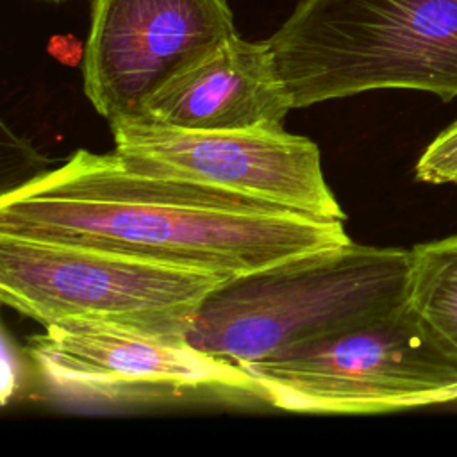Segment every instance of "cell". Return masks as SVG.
I'll return each instance as SVG.
<instances>
[{"label": "cell", "mask_w": 457, "mask_h": 457, "mask_svg": "<svg viewBox=\"0 0 457 457\" xmlns=\"http://www.w3.org/2000/svg\"><path fill=\"white\" fill-rule=\"evenodd\" d=\"M345 221L77 150L0 198V234L121 252L225 277L345 245Z\"/></svg>", "instance_id": "1"}, {"label": "cell", "mask_w": 457, "mask_h": 457, "mask_svg": "<svg viewBox=\"0 0 457 457\" xmlns=\"http://www.w3.org/2000/svg\"><path fill=\"white\" fill-rule=\"evenodd\" d=\"M268 45L293 107L375 89L457 98V0H300Z\"/></svg>", "instance_id": "2"}, {"label": "cell", "mask_w": 457, "mask_h": 457, "mask_svg": "<svg viewBox=\"0 0 457 457\" xmlns=\"http://www.w3.org/2000/svg\"><path fill=\"white\" fill-rule=\"evenodd\" d=\"M409 250L348 241L230 277L200 303L186 341L243 364L405 302Z\"/></svg>", "instance_id": "3"}, {"label": "cell", "mask_w": 457, "mask_h": 457, "mask_svg": "<svg viewBox=\"0 0 457 457\" xmlns=\"http://www.w3.org/2000/svg\"><path fill=\"white\" fill-rule=\"evenodd\" d=\"M239 366L259 396L295 412L377 414L457 400V348L407 300Z\"/></svg>", "instance_id": "4"}, {"label": "cell", "mask_w": 457, "mask_h": 457, "mask_svg": "<svg viewBox=\"0 0 457 457\" xmlns=\"http://www.w3.org/2000/svg\"><path fill=\"white\" fill-rule=\"evenodd\" d=\"M228 278L121 252L0 234V300L41 325L87 321L186 337L204 298Z\"/></svg>", "instance_id": "5"}, {"label": "cell", "mask_w": 457, "mask_h": 457, "mask_svg": "<svg viewBox=\"0 0 457 457\" xmlns=\"http://www.w3.org/2000/svg\"><path fill=\"white\" fill-rule=\"evenodd\" d=\"M114 152L136 171L246 195L318 218L346 216L328 187L320 148L280 130H187L145 118L111 121Z\"/></svg>", "instance_id": "6"}, {"label": "cell", "mask_w": 457, "mask_h": 457, "mask_svg": "<svg viewBox=\"0 0 457 457\" xmlns=\"http://www.w3.org/2000/svg\"><path fill=\"white\" fill-rule=\"evenodd\" d=\"M29 353L46 387L77 402L116 403L195 391L257 395L241 366L198 350L186 337L64 321L32 336Z\"/></svg>", "instance_id": "7"}, {"label": "cell", "mask_w": 457, "mask_h": 457, "mask_svg": "<svg viewBox=\"0 0 457 457\" xmlns=\"http://www.w3.org/2000/svg\"><path fill=\"white\" fill-rule=\"evenodd\" d=\"M236 34L227 0H93L84 95L109 123L137 118L159 87Z\"/></svg>", "instance_id": "8"}, {"label": "cell", "mask_w": 457, "mask_h": 457, "mask_svg": "<svg viewBox=\"0 0 457 457\" xmlns=\"http://www.w3.org/2000/svg\"><path fill=\"white\" fill-rule=\"evenodd\" d=\"M291 109L268 39L236 34L159 87L137 118L187 130H280Z\"/></svg>", "instance_id": "9"}, {"label": "cell", "mask_w": 457, "mask_h": 457, "mask_svg": "<svg viewBox=\"0 0 457 457\" xmlns=\"http://www.w3.org/2000/svg\"><path fill=\"white\" fill-rule=\"evenodd\" d=\"M405 300L457 348V234L409 248Z\"/></svg>", "instance_id": "10"}, {"label": "cell", "mask_w": 457, "mask_h": 457, "mask_svg": "<svg viewBox=\"0 0 457 457\" xmlns=\"http://www.w3.org/2000/svg\"><path fill=\"white\" fill-rule=\"evenodd\" d=\"M414 177L425 184H457V120L427 145Z\"/></svg>", "instance_id": "11"}, {"label": "cell", "mask_w": 457, "mask_h": 457, "mask_svg": "<svg viewBox=\"0 0 457 457\" xmlns=\"http://www.w3.org/2000/svg\"><path fill=\"white\" fill-rule=\"evenodd\" d=\"M48 50L64 64H77L84 57V50L73 36H54L50 39Z\"/></svg>", "instance_id": "12"}, {"label": "cell", "mask_w": 457, "mask_h": 457, "mask_svg": "<svg viewBox=\"0 0 457 457\" xmlns=\"http://www.w3.org/2000/svg\"><path fill=\"white\" fill-rule=\"evenodd\" d=\"M450 405H457V400H455V402H452V403H450Z\"/></svg>", "instance_id": "13"}]
</instances>
